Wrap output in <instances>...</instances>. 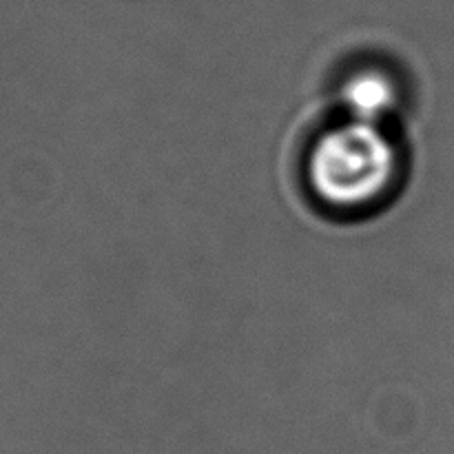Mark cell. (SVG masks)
<instances>
[{"label":"cell","instance_id":"7a4b0ae2","mask_svg":"<svg viewBox=\"0 0 454 454\" xmlns=\"http://www.w3.org/2000/svg\"><path fill=\"white\" fill-rule=\"evenodd\" d=\"M341 102L348 118L368 124H384V120L397 109V82L386 71L368 67L348 75L341 87Z\"/></svg>","mask_w":454,"mask_h":454},{"label":"cell","instance_id":"6da1fadb","mask_svg":"<svg viewBox=\"0 0 454 454\" xmlns=\"http://www.w3.org/2000/svg\"><path fill=\"white\" fill-rule=\"evenodd\" d=\"M306 176L315 198L331 211H368L397 184V146L381 124L348 118L315 140Z\"/></svg>","mask_w":454,"mask_h":454}]
</instances>
